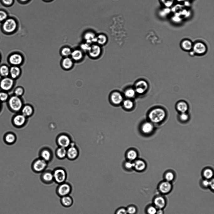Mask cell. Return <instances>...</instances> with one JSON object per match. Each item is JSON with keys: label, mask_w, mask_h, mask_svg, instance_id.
<instances>
[{"label": "cell", "mask_w": 214, "mask_h": 214, "mask_svg": "<svg viewBox=\"0 0 214 214\" xmlns=\"http://www.w3.org/2000/svg\"><path fill=\"white\" fill-rule=\"evenodd\" d=\"M165 116L164 110L161 108H156L150 112L149 117L151 121L157 123L163 120Z\"/></svg>", "instance_id": "obj_1"}, {"label": "cell", "mask_w": 214, "mask_h": 214, "mask_svg": "<svg viewBox=\"0 0 214 214\" xmlns=\"http://www.w3.org/2000/svg\"><path fill=\"white\" fill-rule=\"evenodd\" d=\"M8 106L12 112H17L21 110L23 106V102L20 97L13 96L8 100Z\"/></svg>", "instance_id": "obj_2"}, {"label": "cell", "mask_w": 214, "mask_h": 214, "mask_svg": "<svg viewBox=\"0 0 214 214\" xmlns=\"http://www.w3.org/2000/svg\"><path fill=\"white\" fill-rule=\"evenodd\" d=\"M72 190V187L69 183L65 182L58 184L56 189V194L61 197L70 195Z\"/></svg>", "instance_id": "obj_3"}, {"label": "cell", "mask_w": 214, "mask_h": 214, "mask_svg": "<svg viewBox=\"0 0 214 214\" xmlns=\"http://www.w3.org/2000/svg\"><path fill=\"white\" fill-rule=\"evenodd\" d=\"M54 182L58 184L66 182L67 174L66 171L63 168H59L52 171Z\"/></svg>", "instance_id": "obj_4"}, {"label": "cell", "mask_w": 214, "mask_h": 214, "mask_svg": "<svg viewBox=\"0 0 214 214\" xmlns=\"http://www.w3.org/2000/svg\"><path fill=\"white\" fill-rule=\"evenodd\" d=\"M149 88V84L146 81L144 80H140L136 83L134 89L136 94H143L147 91Z\"/></svg>", "instance_id": "obj_5"}, {"label": "cell", "mask_w": 214, "mask_h": 214, "mask_svg": "<svg viewBox=\"0 0 214 214\" xmlns=\"http://www.w3.org/2000/svg\"><path fill=\"white\" fill-rule=\"evenodd\" d=\"M192 50L195 55L202 56L206 53L207 47L203 43L198 42L193 45Z\"/></svg>", "instance_id": "obj_6"}, {"label": "cell", "mask_w": 214, "mask_h": 214, "mask_svg": "<svg viewBox=\"0 0 214 214\" xmlns=\"http://www.w3.org/2000/svg\"><path fill=\"white\" fill-rule=\"evenodd\" d=\"M47 166V162L42 158L39 159L34 163L32 166V169L35 173H42L44 171Z\"/></svg>", "instance_id": "obj_7"}, {"label": "cell", "mask_w": 214, "mask_h": 214, "mask_svg": "<svg viewBox=\"0 0 214 214\" xmlns=\"http://www.w3.org/2000/svg\"><path fill=\"white\" fill-rule=\"evenodd\" d=\"M40 176V179L44 184L50 185L54 182L52 172L49 171H44Z\"/></svg>", "instance_id": "obj_8"}, {"label": "cell", "mask_w": 214, "mask_h": 214, "mask_svg": "<svg viewBox=\"0 0 214 214\" xmlns=\"http://www.w3.org/2000/svg\"><path fill=\"white\" fill-rule=\"evenodd\" d=\"M26 121V117L21 114H18L14 115L12 119L13 125L17 127L23 126Z\"/></svg>", "instance_id": "obj_9"}, {"label": "cell", "mask_w": 214, "mask_h": 214, "mask_svg": "<svg viewBox=\"0 0 214 214\" xmlns=\"http://www.w3.org/2000/svg\"><path fill=\"white\" fill-rule=\"evenodd\" d=\"M17 26L15 21L12 19H9L5 21L3 24V28L5 31L10 33L13 31Z\"/></svg>", "instance_id": "obj_10"}, {"label": "cell", "mask_w": 214, "mask_h": 214, "mask_svg": "<svg viewBox=\"0 0 214 214\" xmlns=\"http://www.w3.org/2000/svg\"><path fill=\"white\" fill-rule=\"evenodd\" d=\"M88 52L89 56L91 57L96 58L98 57L100 55L102 50L99 45L93 44L90 46Z\"/></svg>", "instance_id": "obj_11"}, {"label": "cell", "mask_w": 214, "mask_h": 214, "mask_svg": "<svg viewBox=\"0 0 214 214\" xmlns=\"http://www.w3.org/2000/svg\"><path fill=\"white\" fill-rule=\"evenodd\" d=\"M10 63L14 66H18L22 64L23 57L22 55L18 53H14L11 55L9 58Z\"/></svg>", "instance_id": "obj_12"}, {"label": "cell", "mask_w": 214, "mask_h": 214, "mask_svg": "<svg viewBox=\"0 0 214 214\" xmlns=\"http://www.w3.org/2000/svg\"><path fill=\"white\" fill-rule=\"evenodd\" d=\"M13 81L11 78H5L3 79L0 82V87L3 90H8L13 86Z\"/></svg>", "instance_id": "obj_13"}, {"label": "cell", "mask_w": 214, "mask_h": 214, "mask_svg": "<svg viewBox=\"0 0 214 214\" xmlns=\"http://www.w3.org/2000/svg\"><path fill=\"white\" fill-rule=\"evenodd\" d=\"M4 142L8 145L13 144L16 140V136L15 134L12 132L6 133L4 135L3 138Z\"/></svg>", "instance_id": "obj_14"}, {"label": "cell", "mask_w": 214, "mask_h": 214, "mask_svg": "<svg viewBox=\"0 0 214 214\" xmlns=\"http://www.w3.org/2000/svg\"><path fill=\"white\" fill-rule=\"evenodd\" d=\"M74 62L70 57H64L61 61V66L65 70L71 69L74 66Z\"/></svg>", "instance_id": "obj_15"}, {"label": "cell", "mask_w": 214, "mask_h": 214, "mask_svg": "<svg viewBox=\"0 0 214 214\" xmlns=\"http://www.w3.org/2000/svg\"><path fill=\"white\" fill-rule=\"evenodd\" d=\"M58 143L60 147L66 148L70 144L71 141L70 138L67 135H62L59 136Z\"/></svg>", "instance_id": "obj_16"}, {"label": "cell", "mask_w": 214, "mask_h": 214, "mask_svg": "<svg viewBox=\"0 0 214 214\" xmlns=\"http://www.w3.org/2000/svg\"><path fill=\"white\" fill-rule=\"evenodd\" d=\"M112 102L115 104H119L123 101V97L122 94L117 91L112 92L110 96Z\"/></svg>", "instance_id": "obj_17"}, {"label": "cell", "mask_w": 214, "mask_h": 214, "mask_svg": "<svg viewBox=\"0 0 214 214\" xmlns=\"http://www.w3.org/2000/svg\"><path fill=\"white\" fill-rule=\"evenodd\" d=\"M83 53L82 50L75 49L72 50L70 55V57L73 60L76 62H79L81 60L83 57Z\"/></svg>", "instance_id": "obj_18"}, {"label": "cell", "mask_w": 214, "mask_h": 214, "mask_svg": "<svg viewBox=\"0 0 214 214\" xmlns=\"http://www.w3.org/2000/svg\"><path fill=\"white\" fill-rule=\"evenodd\" d=\"M60 202L64 207L68 208L71 207L73 203V200L70 195L60 197Z\"/></svg>", "instance_id": "obj_19"}, {"label": "cell", "mask_w": 214, "mask_h": 214, "mask_svg": "<svg viewBox=\"0 0 214 214\" xmlns=\"http://www.w3.org/2000/svg\"><path fill=\"white\" fill-rule=\"evenodd\" d=\"M71 146L67 150V155L68 158L70 159H74L77 156L78 154V150L75 147L74 145L70 143Z\"/></svg>", "instance_id": "obj_20"}, {"label": "cell", "mask_w": 214, "mask_h": 214, "mask_svg": "<svg viewBox=\"0 0 214 214\" xmlns=\"http://www.w3.org/2000/svg\"><path fill=\"white\" fill-rule=\"evenodd\" d=\"M172 185L168 181H165L162 182L159 186V190L160 192L164 194L169 193L171 190Z\"/></svg>", "instance_id": "obj_21"}, {"label": "cell", "mask_w": 214, "mask_h": 214, "mask_svg": "<svg viewBox=\"0 0 214 214\" xmlns=\"http://www.w3.org/2000/svg\"><path fill=\"white\" fill-rule=\"evenodd\" d=\"M154 203L156 208L162 209L165 205L166 202L164 199L161 196H158L154 200Z\"/></svg>", "instance_id": "obj_22"}, {"label": "cell", "mask_w": 214, "mask_h": 214, "mask_svg": "<svg viewBox=\"0 0 214 214\" xmlns=\"http://www.w3.org/2000/svg\"><path fill=\"white\" fill-rule=\"evenodd\" d=\"M22 114L26 117L31 115L34 111L32 107L29 104L23 106L21 110Z\"/></svg>", "instance_id": "obj_23"}, {"label": "cell", "mask_w": 214, "mask_h": 214, "mask_svg": "<svg viewBox=\"0 0 214 214\" xmlns=\"http://www.w3.org/2000/svg\"><path fill=\"white\" fill-rule=\"evenodd\" d=\"M193 45L191 42L188 40H185L181 43V48L184 51H190L192 50Z\"/></svg>", "instance_id": "obj_24"}, {"label": "cell", "mask_w": 214, "mask_h": 214, "mask_svg": "<svg viewBox=\"0 0 214 214\" xmlns=\"http://www.w3.org/2000/svg\"><path fill=\"white\" fill-rule=\"evenodd\" d=\"M9 73L13 78H16L20 76L21 70L18 66H14L11 67L9 70Z\"/></svg>", "instance_id": "obj_25"}, {"label": "cell", "mask_w": 214, "mask_h": 214, "mask_svg": "<svg viewBox=\"0 0 214 214\" xmlns=\"http://www.w3.org/2000/svg\"><path fill=\"white\" fill-rule=\"evenodd\" d=\"M177 110L182 113H185L188 109V105L184 101L181 100L178 101L176 106Z\"/></svg>", "instance_id": "obj_26"}, {"label": "cell", "mask_w": 214, "mask_h": 214, "mask_svg": "<svg viewBox=\"0 0 214 214\" xmlns=\"http://www.w3.org/2000/svg\"><path fill=\"white\" fill-rule=\"evenodd\" d=\"M154 126L153 124L149 122L144 123L142 127V130L145 133L148 134L151 132L153 130Z\"/></svg>", "instance_id": "obj_27"}, {"label": "cell", "mask_w": 214, "mask_h": 214, "mask_svg": "<svg viewBox=\"0 0 214 214\" xmlns=\"http://www.w3.org/2000/svg\"><path fill=\"white\" fill-rule=\"evenodd\" d=\"M96 38L93 33L90 32L86 33L84 35V38L86 41V43L88 44L96 42Z\"/></svg>", "instance_id": "obj_28"}, {"label": "cell", "mask_w": 214, "mask_h": 214, "mask_svg": "<svg viewBox=\"0 0 214 214\" xmlns=\"http://www.w3.org/2000/svg\"><path fill=\"white\" fill-rule=\"evenodd\" d=\"M145 167V164L143 161L138 160L134 163V167L138 171L143 170L144 169Z\"/></svg>", "instance_id": "obj_29"}, {"label": "cell", "mask_w": 214, "mask_h": 214, "mask_svg": "<svg viewBox=\"0 0 214 214\" xmlns=\"http://www.w3.org/2000/svg\"><path fill=\"white\" fill-rule=\"evenodd\" d=\"M136 94V93L134 89L132 88H128L124 92L125 96L129 99L133 98Z\"/></svg>", "instance_id": "obj_30"}, {"label": "cell", "mask_w": 214, "mask_h": 214, "mask_svg": "<svg viewBox=\"0 0 214 214\" xmlns=\"http://www.w3.org/2000/svg\"><path fill=\"white\" fill-rule=\"evenodd\" d=\"M72 51V50L70 47L65 46L61 49L60 53L64 57H67L70 56Z\"/></svg>", "instance_id": "obj_31"}, {"label": "cell", "mask_w": 214, "mask_h": 214, "mask_svg": "<svg viewBox=\"0 0 214 214\" xmlns=\"http://www.w3.org/2000/svg\"><path fill=\"white\" fill-rule=\"evenodd\" d=\"M56 153L59 158H64L67 155V150L65 148L60 147L57 149Z\"/></svg>", "instance_id": "obj_32"}, {"label": "cell", "mask_w": 214, "mask_h": 214, "mask_svg": "<svg viewBox=\"0 0 214 214\" xmlns=\"http://www.w3.org/2000/svg\"><path fill=\"white\" fill-rule=\"evenodd\" d=\"M42 159L47 162L49 161L51 157V154L50 151L48 150H43L41 153Z\"/></svg>", "instance_id": "obj_33"}, {"label": "cell", "mask_w": 214, "mask_h": 214, "mask_svg": "<svg viewBox=\"0 0 214 214\" xmlns=\"http://www.w3.org/2000/svg\"><path fill=\"white\" fill-rule=\"evenodd\" d=\"M96 41L97 43L100 45H103L106 43L107 41V38L106 36L103 34L99 35L96 38Z\"/></svg>", "instance_id": "obj_34"}, {"label": "cell", "mask_w": 214, "mask_h": 214, "mask_svg": "<svg viewBox=\"0 0 214 214\" xmlns=\"http://www.w3.org/2000/svg\"><path fill=\"white\" fill-rule=\"evenodd\" d=\"M123 104L124 107L127 109H131L134 105L133 101L130 99H127L123 100Z\"/></svg>", "instance_id": "obj_35"}, {"label": "cell", "mask_w": 214, "mask_h": 214, "mask_svg": "<svg viewBox=\"0 0 214 214\" xmlns=\"http://www.w3.org/2000/svg\"><path fill=\"white\" fill-rule=\"evenodd\" d=\"M9 73L8 67L6 65H3L0 68V73L3 76H7Z\"/></svg>", "instance_id": "obj_36"}, {"label": "cell", "mask_w": 214, "mask_h": 214, "mask_svg": "<svg viewBox=\"0 0 214 214\" xmlns=\"http://www.w3.org/2000/svg\"><path fill=\"white\" fill-rule=\"evenodd\" d=\"M213 175V171L210 169H205L203 172L204 177L207 179L211 178Z\"/></svg>", "instance_id": "obj_37"}, {"label": "cell", "mask_w": 214, "mask_h": 214, "mask_svg": "<svg viewBox=\"0 0 214 214\" xmlns=\"http://www.w3.org/2000/svg\"><path fill=\"white\" fill-rule=\"evenodd\" d=\"M14 93L15 95L20 97L23 94L24 89L22 87H18L15 90Z\"/></svg>", "instance_id": "obj_38"}, {"label": "cell", "mask_w": 214, "mask_h": 214, "mask_svg": "<svg viewBox=\"0 0 214 214\" xmlns=\"http://www.w3.org/2000/svg\"><path fill=\"white\" fill-rule=\"evenodd\" d=\"M128 158L130 160L135 159L137 157V153L134 150H131L129 151L127 154Z\"/></svg>", "instance_id": "obj_39"}, {"label": "cell", "mask_w": 214, "mask_h": 214, "mask_svg": "<svg viewBox=\"0 0 214 214\" xmlns=\"http://www.w3.org/2000/svg\"><path fill=\"white\" fill-rule=\"evenodd\" d=\"M174 177V174L171 172L167 173L165 175V178L166 181L169 182L173 180Z\"/></svg>", "instance_id": "obj_40"}, {"label": "cell", "mask_w": 214, "mask_h": 214, "mask_svg": "<svg viewBox=\"0 0 214 214\" xmlns=\"http://www.w3.org/2000/svg\"><path fill=\"white\" fill-rule=\"evenodd\" d=\"M157 210L155 207L150 206L147 209L148 214H156Z\"/></svg>", "instance_id": "obj_41"}, {"label": "cell", "mask_w": 214, "mask_h": 214, "mask_svg": "<svg viewBox=\"0 0 214 214\" xmlns=\"http://www.w3.org/2000/svg\"><path fill=\"white\" fill-rule=\"evenodd\" d=\"M8 94L3 92H0V101H6L8 98Z\"/></svg>", "instance_id": "obj_42"}, {"label": "cell", "mask_w": 214, "mask_h": 214, "mask_svg": "<svg viewBox=\"0 0 214 214\" xmlns=\"http://www.w3.org/2000/svg\"><path fill=\"white\" fill-rule=\"evenodd\" d=\"M126 210L128 214H134L136 212V209L134 206H130Z\"/></svg>", "instance_id": "obj_43"}, {"label": "cell", "mask_w": 214, "mask_h": 214, "mask_svg": "<svg viewBox=\"0 0 214 214\" xmlns=\"http://www.w3.org/2000/svg\"><path fill=\"white\" fill-rule=\"evenodd\" d=\"M90 47V46L89 45V44L87 43L83 44L81 45V48L82 50L84 51H87L89 49Z\"/></svg>", "instance_id": "obj_44"}, {"label": "cell", "mask_w": 214, "mask_h": 214, "mask_svg": "<svg viewBox=\"0 0 214 214\" xmlns=\"http://www.w3.org/2000/svg\"><path fill=\"white\" fill-rule=\"evenodd\" d=\"M6 13L2 11H0V21H3L5 20L7 18Z\"/></svg>", "instance_id": "obj_45"}, {"label": "cell", "mask_w": 214, "mask_h": 214, "mask_svg": "<svg viewBox=\"0 0 214 214\" xmlns=\"http://www.w3.org/2000/svg\"><path fill=\"white\" fill-rule=\"evenodd\" d=\"M162 1L165 6L170 7L172 4L173 0H162Z\"/></svg>", "instance_id": "obj_46"}, {"label": "cell", "mask_w": 214, "mask_h": 214, "mask_svg": "<svg viewBox=\"0 0 214 214\" xmlns=\"http://www.w3.org/2000/svg\"><path fill=\"white\" fill-rule=\"evenodd\" d=\"M180 119L183 121H186L188 119V116L185 113H182L180 116Z\"/></svg>", "instance_id": "obj_47"}, {"label": "cell", "mask_w": 214, "mask_h": 214, "mask_svg": "<svg viewBox=\"0 0 214 214\" xmlns=\"http://www.w3.org/2000/svg\"><path fill=\"white\" fill-rule=\"evenodd\" d=\"M116 214H128L127 210L124 208L119 209L117 212Z\"/></svg>", "instance_id": "obj_48"}, {"label": "cell", "mask_w": 214, "mask_h": 214, "mask_svg": "<svg viewBox=\"0 0 214 214\" xmlns=\"http://www.w3.org/2000/svg\"><path fill=\"white\" fill-rule=\"evenodd\" d=\"M126 167L128 169H131L134 167V163H132L130 162H128L125 164Z\"/></svg>", "instance_id": "obj_49"}, {"label": "cell", "mask_w": 214, "mask_h": 214, "mask_svg": "<svg viewBox=\"0 0 214 214\" xmlns=\"http://www.w3.org/2000/svg\"><path fill=\"white\" fill-rule=\"evenodd\" d=\"M202 184L204 186L207 187L209 186L210 181L207 179H205L202 181Z\"/></svg>", "instance_id": "obj_50"}, {"label": "cell", "mask_w": 214, "mask_h": 214, "mask_svg": "<svg viewBox=\"0 0 214 214\" xmlns=\"http://www.w3.org/2000/svg\"><path fill=\"white\" fill-rule=\"evenodd\" d=\"M4 3L6 5H9L12 4L13 0H2Z\"/></svg>", "instance_id": "obj_51"}, {"label": "cell", "mask_w": 214, "mask_h": 214, "mask_svg": "<svg viewBox=\"0 0 214 214\" xmlns=\"http://www.w3.org/2000/svg\"><path fill=\"white\" fill-rule=\"evenodd\" d=\"M209 186H210L212 189H214V180L212 179V181H210Z\"/></svg>", "instance_id": "obj_52"}, {"label": "cell", "mask_w": 214, "mask_h": 214, "mask_svg": "<svg viewBox=\"0 0 214 214\" xmlns=\"http://www.w3.org/2000/svg\"><path fill=\"white\" fill-rule=\"evenodd\" d=\"M173 19L175 21L178 22L180 20V19L177 16H176L173 18Z\"/></svg>", "instance_id": "obj_53"}, {"label": "cell", "mask_w": 214, "mask_h": 214, "mask_svg": "<svg viewBox=\"0 0 214 214\" xmlns=\"http://www.w3.org/2000/svg\"><path fill=\"white\" fill-rule=\"evenodd\" d=\"M156 214H163V211L161 209L157 210Z\"/></svg>", "instance_id": "obj_54"}, {"label": "cell", "mask_w": 214, "mask_h": 214, "mask_svg": "<svg viewBox=\"0 0 214 214\" xmlns=\"http://www.w3.org/2000/svg\"><path fill=\"white\" fill-rule=\"evenodd\" d=\"M189 54L191 56H194L195 55L194 53L192 50L189 51Z\"/></svg>", "instance_id": "obj_55"}, {"label": "cell", "mask_w": 214, "mask_h": 214, "mask_svg": "<svg viewBox=\"0 0 214 214\" xmlns=\"http://www.w3.org/2000/svg\"><path fill=\"white\" fill-rule=\"evenodd\" d=\"M170 10L168 8H166L164 9V12L166 13H169L170 12Z\"/></svg>", "instance_id": "obj_56"}, {"label": "cell", "mask_w": 214, "mask_h": 214, "mask_svg": "<svg viewBox=\"0 0 214 214\" xmlns=\"http://www.w3.org/2000/svg\"><path fill=\"white\" fill-rule=\"evenodd\" d=\"M21 2H25L28 1L29 0H20Z\"/></svg>", "instance_id": "obj_57"}, {"label": "cell", "mask_w": 214, "mask_h": 214, "mask_svg": "<svg viewBox=\"0 0 214 214\" xmlns=\"http://www.w3.org/2000/svg\"><path fill=\"white\" fill-rule=\"evenodd\" d=\"M1 104L0 103V112L1 110Z\"/></svg>", "instance_id": "obj_58"}, {"label": "cell", "mask_w": 214, "mask_h": 214, "mask_svg": "<svg viewBox=\"0 0 214 214\" xmlns=\"http://www.w3.org/2000/svg\"><path fill=\"white\" fill-rule=\"evenodd\" d=\"M44 0V1H50L52 0Z\"/></svg>", "instance_id": "obj_59"}, {"label": "cell", "mask_w": 214, "mask_h": 214, "mask_svg": "<svg viewBox=\"0 0 214 214\" xmlns=\"http://www.w3.org/2000/svg\"><path fill=\"white\" fill-rule=\"evenodd\" d=\"M177 0L179 1H184V0Z\"/></svg>", "instance_id": "obj_60"}]
</instances>
